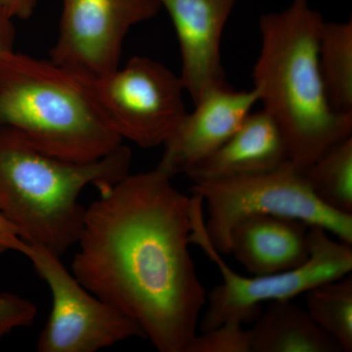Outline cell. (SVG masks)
Wrapping results in <instances>:
<instances>
[{
  "instance_id": "1",
  "label": "cell",
  "mask_w": 352,
  "mask_h": 352,
  "mask_svg": "<svg viewBox=\"0 0 352 352\" xmlns=\"http://www.w3.org/2000/svg\"><path fill=\"white\" fill-rule=\"evenodd\" d=\"M72 263L78 281L160 352H187L207 292L190 256V198L155 168L99 189Z\"/></svg>"
},
{
  "instance_id": "2",
  "label": "cell",
  "mask_w": 352,
  "mask_h": 352,
  "mask_svg": "<svg viewBox=\"0 0 352 352\" xmlns=\"http://www.w3.org/2000/svg\"><path fill=\"white\" fill-rule=\"evenodd\" d=\"M324 20L308 0L259 19L254 89L283 134L289 163L302 170L352 133V113L331 105L319 69Z\"/></svg>"
},
{
  "instance_id": "3",
  "label": "cell",
  "mask_w": 352,
  "mask_h": 352,
  "mask_svg": "<svg viewBox=\"0 0 352 352\" xmlns=\"http://www.w3.org/2000/svg\"><path fill=\"white\" fill-rule=\"evenodd\" d=\"M131 164V149L124 144L96 161L74 162L0 127V210L25 242L61 256L78 244L82 231L83 189L115 184L129 175Z\"/></svg>"
},
{
  "instance_id": "4",
  "label": "cell",
  "mask_w": 352,
  "mask_h": 352,
  "mask_svg": "<svg viewBox=\"0 0 352 352\" xmlns=\"http://www.w3.org/2000/svg\"><path fill=\"white\" fill-rule=\"evenodd\" d=\"M0 127L74 162L96 161L124 141L78 76L52 61L17 52L0 69Z\"/></svg>"
},
{
  "instance_id": "5",
  "label": "cell",
  "mask_w": 352,
  "mask_h": 352,
  "mask_svg": "<svg viewBox=\"0 0 352 352\" xmlns=\"http://www.w3.org/2000/svg\"><path fill=\"white\" fill-rule=\"evenodd\" d=\"M190 244L198 245L206 252L222 277V283L207 294V309L199 323L201 331L229 320L251 321L261 314L263 302L292 300L318 285L351 273L352 245L332 239L321 227L309 226V258L302 265L275 274L242 276L227 265L208 239L203 200L199 196L190 198Z\"/></svg>"
},
{
  "instance_id": "6",
  "label": "cell",
  "mask_w": 352,
  "mask_h": 352,
  "mask_svg": "<svg viewBox=\"0 0 352 352\" xmlns=\"http://www.w3.org/2000/svg\"><path fill=\"white\" fill-rule=\"evenodd\" d=\"M192 192L206 204V230L220 254H229L234 226L256 214L300 220L352 245V214L324 205L312 193L302 171L289 161L267 173L193 183Z\"/></svg>"
},
{
  "instance_id": "7",
  "label": "cell",
  "mask_w": 352,
  "mask_h": 352,
  "mask_svg": "<svg viewBox=\"0 0 352 352\" xmlns=\"http://www.w3.org/2000/svg\"><path fill=\"white\" fill-rule=\"evenodd\" d=\"M109 126L142 148L164 145L187 113L180 76L150 58H131L122 68L80 78Z\"/></svg>"
},
{
  "instance_id": "8",
  "label": "cell",
  "mask_w": 352,
  "mask_h": 352,
  "mask_svg": "<svg viewBox=\"0 0 352 352\" xmlns=\"http://www.w3.org/2000/svg\"><path fill=\"white\" fill-rule=\"evenodd\" d=\"M52 294V310L39 336V352H95L131 338H143L135 322L85 289L60 261L41 245L25 254Z\"/></svg>"
},
{
  "instance_id": "9",
  "label": "cell",
  "mask_w": 352,
  "mask_h": 352,
  "mask_svg": "<svg viewBox=\"0 0 352 352\" xmlns=\"http://www.w3.org/2000/svg\"><path fill=\"white\" fill-rule=\"evenodd\" d=\"M160 9L156 0H63L51 61L80 78L107 75L119 68L129 31Z\"/></svg>"
},
{
  "instance_id": "10",
  "label": "cell",
  "mask_w": 352,
  "mask_h": 352,
  "mask_svg": "<svg viewBox=\"0 0 352 352\" xmlns=\"http://www.w3.org/2000/svg\"><path fill=\"white\" fill-rule=\"evenodd\" d=\"M258 102L254 88L237 91L226 83L208 90L166 139L156 168L170 178L186 175L239 129Z\"/></svg>"
},
{
  "instance_id": "11",
  "label": "cell",
  "mask_w": 352,
  "mask_h": 352,
  "mask_svg": "<svg viewBox=\"0 0 352 352\" xmlns=\"http://www.w3.org/2000/svg\"><path fill=\"white\" fill-rule=\"evenodd\" d=\"M170 15L182 53L180 78L196 103L208 90L226 85L220 43L238 0H156Z\"/></svg>"
},
{
  "instance_id": "12",
  "label": "cell",
  "mask_w": 352,
  "mask_h": 352,
  "mask_svg": "<svg viewBox=\"0 0 352 352\" xmlns=\"http://www.w3.org/2000/svg\"><path fill=\"white\" fill-rule=\"evenodd\" d=\"M308 228L305 222L289 217L251 215L231 231L229 254L254 276L294 270L309 258Z\"/></svg>"
},
{
  "instance_id": "13",
  "label": "cell",
  "mask_w": 352,
  "mask_h": 352,
  "mask_svg": "<svg viewBox=\"0 0 352 352\" xmlns=\"http://www.w3.org/2000/svg\"><path fill=\"white\" fill-rule=\"evenodd\" d=\"M288 161L283 134L263 109L250 113L221 147L186 175L193 183L212 182L267 173Z\"/></svg>"
},
{
  "instance_id": "14",
  "label": "cell",
  "mask_w": 352,
  "mask_h": 352,
  "mask_svg": "<svg viewBox=\"0 0 352 352\" xmlns=\"http://www.w3.org/2000/svg\"><path fill=\"white\" fill-rule=\"evenodd\" d=\"M250 352H340L307 309L291 300H273L249 329Z\"/></svg>"
},
{
  "instance_id": "15",
  "label": "cell",
  "mask_w": 352,
  "mask_h": 352,
  "mask_svg": "<svg viewBox=\"0 0 352 352\" xmlns=\"http://www.w3.org/2000/svg\"><path fill=\"white\" fill-rule=\"evenodd\" d=\"M319 69L331 105L352 113V22H325L318 50Z\"/></svg>"
},
{
  "instance_id": "16",
  "label": "cell",
  "mask_w": 352,
  "mask_h": 352,
  "mask_svg": "<svg viewBox=\"0 0 352 352\" xmlns=\"http://www.w3.org/2000/svg\"><path fill=\"white\" fill-rule=\"evenodd\" d=\"M302 171L319 201L340 214H352V136L336 143Z\"/></svg>"
},
{
  "instance_id": "17",
  "label": "cell",
  "mask_w": 352,
  "mask_h": 352,
  "mask_svg": "<svg viewBox=\"0 0 352 352\" xmlns=\"http://www.w3.org/2000/svg\"><path fill=\"white\" fill-rule=\"evenodd\" d=\"M307 310L342 351H352V277L325 282L305 293Z\"/></svg>"
},
{
  "instance_id": "18",
  "label": "cell",
  "mask_w": 352,
  "mask_h": 352,
  "mask_svg": "<svg viewBox=\"0 0 352 352\" xmlns=\"http://www.w3.org/2000/svg\"><path fill=\"white\" fill-rule=\"evenodd\" d=\"M196 333L187 352H250L249 330L242 322L229 320Z\"/></svg>"
},
{
  "instance_id": "19",
  "label": "cell",
  "mask_w": 352,
  "mask_h": 352,
  "mask_svg": "<svg viewBox=\"0 0 352 352\" xmlns=\"http://www.w3.org/2000/svg\"><path fill=\"white\" fill-rule=\"evenodd\" d=\"M38 314L36 305L11 293L0 294V339L18 328L32 325Z\"/></svg>"
},
{
  "instance_id": "20",
  "label": "cell",
  "mask_w": 352,
  "mask_h": 352,
  "mask_svg": "<svg viewBox=\"0 0 352 352\" xmlns=\"http://www.w3.org/2000/svg\"><path fill=\"white\" fill-rule=\"evenodd\" d=\"M27 250L28 243L20 237L15 227L0 210V252L13 251L25 256Z\"/></svg>"
},
{
  "instance_id": "21",
  "label": "cell",
  "mask_w": 352,
  "mask_h": 352,
  "mask_svg": "<svg viewBox=\"0 0 352 352\" xmlns=\"http://www.w3.org/2000/svg\"><path fill=\"white\" fill-rule=\"evenodd\" d=\"M15 29L12 20L0 13V69L6 66L7 62L15 54Z\"/></svg>"
},
{
  "instance_id": "22",
  "label": "cell",
  "mask_w": 352,
  "mask_h": 352,
  "mask_svg": "<svg viewBox=\"0 0 352 352\" xmlns=\"http://www.w3.org/2000/svg\"><path fill=\"white\" fill-rule=\"evenodd\" d=\"M36 6V0H0V13L9 19H29Z\"/></svg>"
}]
</instances>
